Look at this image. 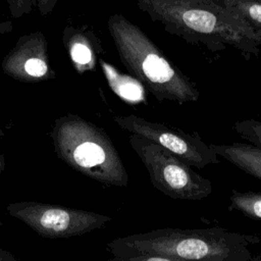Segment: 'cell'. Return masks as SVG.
<instances>
[{"label":"cell","instance_id":"cell-6","mask_svg":"<svg viewBox=\"0 0 261 261\" xmlns=\"http://www.w3.org/2000/svg\"><path fill=\"white\" fill-rule=\"evenodd\" d=\"M6 211L47 239L82 236L104 227L111 221L108 215L37 201L12 202L7 205Z\"/></svg>","mask_w":261,"mask_h":261},{"label":"cell","instance_id":"cell-5","mask_svg":"<svg viewBox=\"0 0 261 261\" xmlns=\"http://www.w3.org/2000/svg\"><path fill=\"white\" fill-rule=\"evenodd\" d=\"M129 145L145 165L151 184L174 200L199 201L212 193L209 179L161 146L137 135H130Z\"/></svg>","mask_w":261,"mask_h":261},{"label":"cell","instance_id":"cell-9","mask_svg":"<svg viewBox=\"0 0 261 261\" xmlns=\"http://www.w3.org/2000/svg\"><path fill=\"white\" fill-rule=\"evenodd\" d=\"M62 43L73 68L79 74L95 70L101 45L91 31L67 25L62 33Z\"/></svg>","mask_w":261,"mask_h":261},{"label":"cell","instance_id":"cell-7","mask_svg":"<svg viewBox=\"0 0 261 261\" xmlns=\"http://www.w3.org/2000/svg\"><path fill=\"white\" fill-rule=\"evenodd\" d=\"M113 120L120 128L161 146L192 167L204 168L220 162L219 156L197 132L186 133L180 128L150 121L135 114L115 116Z\"/></svg>","mask_w":261,"mask_h":261},{"label":"cell","instance_id":"cell-1","mask_svg":"<svg viewBox=\"0 0 261 261\" xmlns=\"http://www.w3.org/2000/svg\"><path fill=\"white\" fill-rule=\"evenodd\" d=\"M167 33L209 51L232 47L246 59L258 57L261 37L233 11L214 0H132Z\"/></svg>","mask_w":261,"mask_h":261},{"label":"cell","instance_id":"cell-12","mask_svg":"<svg viewBox=\"0 0 261 261\" xmlns=\"http://www.w3.org/2000/svg\"><path fill=\"white\" fill-rule=\"evenodd\" d=\"M228 210L238 211L251 219L261 220V192L232 190Z\"/></svg>","mask_w":261,"mask_h":261},{"label":"cell","instance_id":"cell-10","mask_svg":"<svg viewBox=\"0 0 261 261\" xmlns=\"http://www.w3.org/2000/svg\"><path fill=\"white\" fill-rule=\"evenodd\" d=\"M215 154L249 175L261 180V148L249 143L209 144Z\"/></svg>","mask_w":261,"mask_h":261},{"label":"cell","instance_id":"cell-14","mask_svg":"<svg viewBox=\"0 0 261 261\" xmlns=\"http://www.w3.org/2000/svg\"><path fill=\"white\" fill-rule=\"evenodd\" d=\"M233 129L249 144L261 148V121L253 118L234 122Z\"/></svg>","mask_w":261,"mask_h":261},{"label":"cell","instance_id":"cell-15","mask_svg":"<svg viewBox=\"0 0 261 261\" xmlns=\"http://www.w3.org/2000/svg\"><path fill=\"white\" fill-rule=\"evenodd\" d=\"M9 13L13 18H20L31 13L36 6V0H5Z\"/></svg>","mask_w":261,"mask_h":261},{"label":"cell","instance_id":"cell-3","mask_svg":"<svg viewBox=\"0 0 261 261\" xmlns=\"http://www.w3.org/2000/svg\"><path fill=\"white\" fill-rule=\"evenodd\" d=\"M107 28L121 63L158 101L181 105L199 100L196 84L137 24L114 13L109 16Z\"/></svg>","mask_w":261,"mask_h":261},{"label":"cell","instance_id":"cell-19","mask_svg":"<svg viewBox=\"0 0 261 261\" xmlns=\"http://www.w3.org/2000/svg\"><path fill=\"white\" fill-rule=\"evenodd\" d=\"M11 30H12V23L10 21H4L0 23V35L9 33L11 32Z\"/></svg>","mask_w":261,"mask_h":261},{"label":"cell","instance_id":"cell-16","mask_svg":"<svg viewBox=\"0 0 261 261\" xmlns=\"http://www.w3.org/2000/svg\"><path fill=\"white\" fill-rule=\"evenodd\" d=\"M108 261H191L165 255H140L133 257H112Z\"/></svg>","mask_w":261,"mask_h":261},{"label":"cell","instance_id":"cell-20","mask_svg":"<svg viewBox=\"0 0 261 261\" xmlns=\"http://www.w3.org/2000/svg\"><path fill=\"white\" fill-rule=\"evenodd\" d=\"M5 165H6V161H5V156L3 154H0V176L2 174V172L5 169Z\"/></svg>","mask_w":261,"mask_h":261},{"label":"cell","instance_id":"cell-13","mask_svg":"<svg viewBox=\"0 0 261 261\" xmlns=\"http://www.w3.org/2000/svg\"><path fill=\"white\" fill-rule=\"evenodd\" d=\"M99 64L103 70V73L108 82L109 87L121 98L130 100L134 97V90H137L140 83L134 76L124 75L116 70L111 64L103 59H99ZM141 84V83H140Z\"/></svg>","mask_w":261,"mask_h":261},{"label":"cell","instance_id":"cell-23","mask_svg":"<svg viewBox=\"0 0 261 261\" xmlns=\"http://www.w3.org/2000/svg\"><path fill=\"white\" fill-rule=\"evenodd\" d=\"M250 1H258V2H261V0H250Z\"/></svg>","mask_w":261,"mask_h":261},{"label":"cell","instance_id":"cell-21","mask_svg":"<svg viewBox=\"0 0 261 261\" xmlns=\"http://www.w3.org/2000/svg\"><path fill=\"white\" fill-rule=\"evenodd\" d=\"M252 261H261V256H259V255L254 256V255H253V257H252Z\"/></svg>","mask_w":261,"mask_h":261},{"label":"cell","instance_id":"cell-11","mask_svg":"<svg viewBox=\"0 0 261 261\" xmlns=\"http://www.w3.org/2000/svg\"><path fill=\"white\" fill-rule=\"evenodd\" d=\"M233 11L254 33L261 37V2L250 0H214Z\"/></svg>","mask_w":261,"mask_h":261},{"label":"cell","instance_id":"cell-8","mask_svg":"<svg viewBox=\"0 0 261 261\" xmlns=\"http://www.w3.org/2000/svg\"><path fill=\"white\" fill-rule=\"evenodd\" d=\"M2 71L14 81L41 83L56 79L50 63L48 42L42 32L21 36L1 62Z\"/></svg>","mask_w":261,"mask_h":261},{"label":"cell","instance_id":"cell-24","mask_svg":"<svg viewBox=\"0 0 261 261\" xmlns=\"http://www.w3.org/2000/svg\"><path fill=\"white\" fill-rule=\"evenodd\" d=\"M258 255H259V256H261V252H260V253H259V254H258Z\"/></svg>","mask_w":261,"mask_h":261},{"label":"cell","instance_id":"cell-17","mask_svg":"<svg viewBox=\"0 0 261 261\" xmlns=\"http://www.w3.org/2000/svg\"><path fill=\"white\" fill-rule=\"evenodd\" d=\"M58 0H36V7L42 16H47L55 8Z\"/></svg>","mask_w":261,"mask_h":261},{"label":"cell","instance_id":"cell-2","mask_svg":"<svg viewBox=\"0 0 261 261\" xmlns=\"http://www.w3.org/2000/svg\"><path fill=\"white\" fill-rule=\"evenodd\" d=\"M261 243L257 234L223 227L196 229L158 228L110 241L113 257L165 255L191 261H252L251 247Z\"/></svg>","mask_w":261,"mask_h":261},{"label":"cell","instance_id":"cell-4","mask_svg":"<svg viewBox=\"0 0 261 261\" xmlns=\"http://www.w3.org/2000/svg\"><path fill=\"white\" fill-rule=\"evenodd\" d=\"M50 137L57 157L73 170L106 186H127V171L103 128L67 113L54 120Z\"/></svg>","mask_w":261,"mask_h":261},{"label":"cell","instance_id":"cell-18","mask_svg":"<svg viewBox=\"0 0 261 261\" xmlns=\"http://www.w3.org/2000/svg\"><path fill=\"white\" fill-rule=\"evenodd\" d=\"M0 261H18L10 252L0 247Z\"/></svg>","mask_w":261,"mask_h":261},{"label":"cell","instance_id":"cell-22","mask_svg":"<svg viewBox=\"0 0 261 261\" xmlns=\"http://www.w3.org/2000/svg\"><path fill=\"white\" fill-rule=\"evenodd\" d=\"M4 137V133L2 129H0V139H2Z\"/></svg>","mask_w":261,"mask_h":261}]
</instances>
